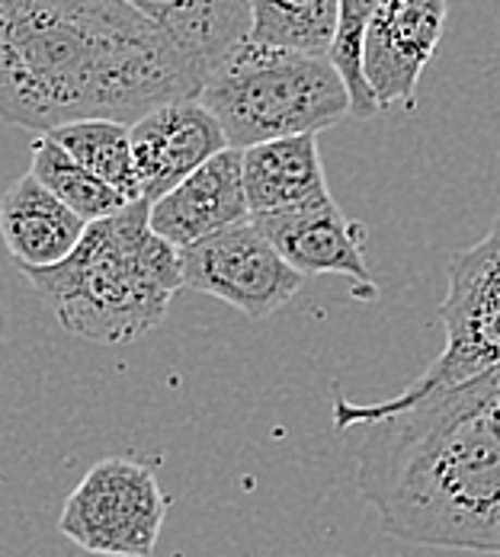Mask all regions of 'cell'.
<instances>
[{"mask_svg": "<svg viewBox=\"0 0 500 557\" xmlns=\"http://www.w3.org/2000/svg\"><path fill=\"white\" fill-rule=\"evenodd\" d=\"M251 219L241 151L228 148L206 168L186 176L164 199L151 202V227L176 250Z\"/></svg>", "mask_w": 500, "mask_h": 557, "instance_id": "obj_10", "label": "cell"}, {"mask_svg": "<svg viewBox=\"0 0 500 557\" xmlns=\"http://www.w3.org/2000/svg\"><path fill=\"white\" fill-rule=\"evenodd\" d=\"M478 247H481V250L491 257V263L498 267V273H500V219L495 222V227H491V231H488V234L478 240Z\"/></svg>", "mask_w": 500, "mask_h": 557, "instance_id": "obj_18", "label": "cell"}, {"mask_svg": "<svg viewBox=\"0 0 500 557\" xmlns=\"http://www.w3.org/2000/svg\"><path fill=\"white\" fill-rule=\"evenodd\" d=\"M167 497L151 465L112 455L97 461L71 491L58 532L100 557H151L164 529Z\"/></svg>", "mask_w": 500, "mask_h": 557, "instance_id": "obj_5", "label": "cell"}, {"mask_svg": "<svg viewBox=\"0 0 500 557\" xmlns=\"http://www.w3.org/2000/svg\"><path fill=\"white\" fill-rule=\"evenodd\" d=\"M449 0H389L363 39V77L379 110H414L424 67L440 46Z\"/></svg>", "mask_w": 500, "mask_h": 557, "instance_id": "obj_7", "label": "cell"}, {"mask_svg": "<svg viewBox=\"0 0 500 557\" xmlns=\"http://www.w3.org/2000/svg\"><path fill=\"white\" fill-rule=\"evenodd\" d=\"M199 103L219 119L234 151L318 135L353 112L331 58L267 49L251 39L209 74Z\"/></svg>", "mask_w": 500, "mask_h": 557, "instance_id": "obj_4", "label": "cell"}, {"mask_svg": "<svg viewBox=\"0 0 500 557\" xmlns=\"http://www.w3.org/2000/svg\"><path fill=\"white\" fill-rule=\"evenodd\" d=\"M481 382H485V388H488V400H491V410H495V417L500 420V366H498V369H491L488 375H481Z\"/></svg>", "mask_w": 500, "mask_h": 557, "instance_id": "obj_19", "label": "cell"}, {"mask_svg": "<svg viewBox=\"0 0 500 557\" xmlns=\"http://www.w3.org/2000/svg\"><path fill=\"white\" fill-rule=\"evenodd\" d=\"M244 193L254 215H273L328 193V176L318 151V135H295L241 151Z\"/></svg>", "mask_w": 500, "mask_h": 557, "instance_id": "obj_12", "label": "cell"}, {"mask_svg": "<svg viewBox=\"0 0 500 557\" xmlns=\"http://www.w3.org/2000/svg\"><path fill=\"white\" fill-rule=\"evenodd\" d=\"M222 151H228L222 125L199 100L170 103L132 125V158L148 202L164 199Z\"/></svg>", "mask_w": 500, "mask_h": 557, "instance_id": "obj_9", "label": "cell"}, {"mask_svg": "<svg viewBox=\"0 0 500 557\" xmlns=\"http://www.w3.org/2000/svg\"><path fill=\"white\" fill-rule=\"evenodd\" d=\"M356 487L382 532L424 548L500 552V420L481 379L366 426Z\"/></svg>", "mask_w": 500, "mask_h": 557, "instance_id": "obj_2", "label": "cell"}, {"mask_svg": "<svg viewBox=\"0 0 500 557\" xmlns=\"http://www.w3.org/2000/svg\"><path fill=\"white\" fill-rule=\"evenodd\" d=\"M49 138L58 141L81 168L112 186L122 199H142V183L132 158V125L112 119H84L49 132Z\"/></svg>", "mask_w": 500, "mask_h": 557, "instance_id": "obj_15", "label": "cell"}, {"mask_svg": "<svg viewBox=\"0 0 500 557\" xmlns=\"http://www.w3.org/2000/svg\"><path fill=\"white\" fill-rule=\"evenodd\" d=\"M389 0H340V23H337L331 61L350 90V103H353L350 115H356V119H369V115L382 112L363 77V39H366L373 16Z\"/></svg>", "mask_w": 500, "mask_h": 557, "instance_id": "obj_17", "label": "cell"}, {"mask_svg": "<svg viewBox=\"0 0 500 557\" xmlns=\"http://www.w3.org/2000/svg\"><path fill=\"white\" fill-rule=\"evenodd\" d=\"M206 77L125 0H0V119L39 135L84 119L135 125L199 100Z\"/></svg>", "mask_w": 500, "mask_h": 557, "instance_id": "obj_1", "label": "cell"}, {"mask_svg": "<svg viewBox=\"0 0 500 557\" xmlns=\"http://www.w3.org/2000/svg\"><path fill=\"white\" fill-rule=\"evenodd\" d=\"M498 557H500V552H498Z\"/></svg>", "mask_w": 500, "mask_h": 557, "instance_id": "obj_20", "label": "cell"}, {"mask_svg": "<svg viewBox=\"0 0 500 557\" xmlns=\"http://www.w3.org/2000/svg\"><path fill=\"white\" fill-rule=\"evenodd\" d=\"M151 23H158L186 61L209 81V74L251 33L247 0H125Z\"/></svg>", "mask_w": 500, "mask_h": 557, "instance_id": "obj_13", "label": "cell"}, {"mask_svg": "<svg viewBox=\"0 0 500 557\" xmlns=\"http://www.w3.org/2000/svg\"><path fill=\"white\" fill-rule=\"evenodd\" d=\"M254 224L295 273L346 276L356 282L359 295L376 298V278L366 263V227L350 222L333 196H321L273 215H254Z\"/></svg>", "mask_w": 500, "mask_h": 557, "instance_id": "obj_8", "label": "cell"}, {"mask_svg": "<svg viewBox=\"0 0 500 557\" xmlns=\"http://www.w3.org/2000/svg\"><path fill=\"white\" fill-rule=\"evenodd\" d=\"M87 222L56 199L33 173L20 176L0 199V237L23 273L52 270L64 263Z\"/></svg>", "mask_w": 500, "mask_h": 557, "instance_id": "obj_11", "label": "cell"}, {"mask_svg": "<svg viewBox=\"0 0 500 557\" xmlns=\"http://www.w3.org/2000/svg\"><path fill=\"white\" fill-rule=\"evenodd\" d=\"M247 39L267 49L331 58L340 0H247Z\"/></svg>", "mask_w": 500, "mask_h": 557, "instance_id": "obj_14", "label": "cell"}, {"mask_svg": "<svg viewBox=\"0 0 500 557\" xmlns=\"http://www.w3.org/2000/svg\"><path fill=\"white\" fill-rule=\"evenodd\" d=\"M23 276L68 334L103 346H122L161 327L183 288L180 250L155 234L148 199L87 224L64 263Z\"/></svg>", "mask_w": 500, "mask_h": 557, "instance_id": "obj_3", "label": "cell"}, {"mask_svg": "<svg viewBox=\"0 0 500 557\" xmlns=\"http://www.w3.org/2000/svg\"><path fill=\"white\" fill-rule=\"evenodd\" d=\"M29 173L87 224L103 222V219H110L115 212H122L125 206H132L112 186H107L103 180H97L90 170L81 168L49 135L36 138Z\"/></svg>", "mask_w": 500, "mask_h": 557, "instance_id": "obj_16", "label": "cell"}, {"mask_svg": "<svg viewBox=\"0 0 500 557\" xmlns=\"http://www.w3.org/2000/svg\"><path fill=\"white\" fill-rule=\"evenodd\" d=\"M180 270L183 288L212 295L254 321L285 308L305 282L254 219L180 250Z\"/></svg>", "mask_w": 500, "mask_h": 557, "instance_id": "obj_6", "label": "cell"}]
</instances>
